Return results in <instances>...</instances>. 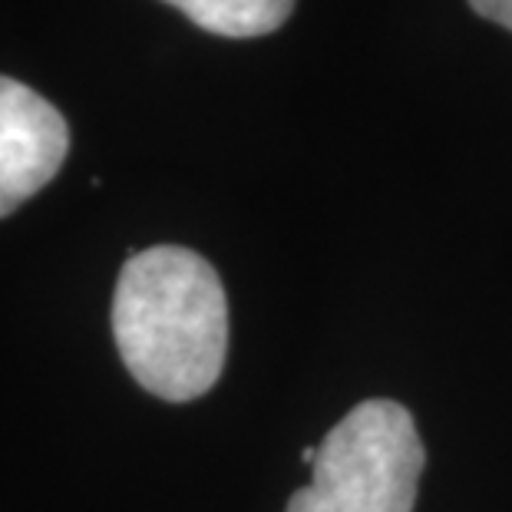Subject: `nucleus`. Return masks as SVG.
<instances>
[{
    "mask_svg": "<svg viewBox=\"0 0 512 512\" xmlns=\"http://www.w3.org/2000/svg\"><path fill=\"white\" fill-rule=\"evenodd\" d=\"M113 337L152 397L185 403L209 394L228 351V301L215 268L179 245L129 255L113 294Z\"/></svg>",
    "mask_w": 512,
    "mask_h": 512,
    "instance_id": "f257e3e1",
    "label": "nucleus"
},
{
    "mask_svg": "<svg viewBox=\"0 0 512 512\" xmlns=\"http://www.w3.org/2000/svg\"><path fill=\"white\" fill-rule=\"evenodd\" d=\"M423 443L410 410L364 400L321 440L311 483L285 512H413Z\"/></svg>",
    "mask_w": 512,
    "mask_h": 512,
    "instance_id": "f03ea898",
    "label": "nucleus"
},
{
    "mask_svg": "<svg viewBox=\"0 0 512 512\" xmlns=\"http://www.w3.org/2000/svg\"><path fill=\"white\" fill-rule=\"evenodd\" d=\"M67 152L70 129L57 106L0 76V219L53 182Z\"/></svg>",
    "mask_w": 512,
    "mask_h": 512,
    "instance_id": "7ed1b4c3",
    "label": "nucleus"
},
{
    "mask_svg": "<svg viewBox=\"0 0 512 512\" xmlns=\"http://www.w3.org/2000/svg\"><path fill=\"white\" fill-rule=\"evenodd\" d=\"M182 10L195 27L215 37H265L285 24L294 10V0H162Z\"/></svg>",
    "mask_w": 512,
    "mask_h": 512,
    "instance_id": "20e7f679",
    "label": "nucleus"
},
{
    "mask_svg": "<svg viewBox=\"0 0 512 512\" xmlns=\"http://www.w3.org/2000/svg\"><path fill=\"white\" fill-rule=\"evenodd\" d=\"M470 7L479 17L493 20V24L512 30V0H470Z\"/></svg>",
    "mask_w": 512,
    "mask_h": 512,
    "instance_id": "39448f33",
    "label": "nucleus"
}]
</instances>
